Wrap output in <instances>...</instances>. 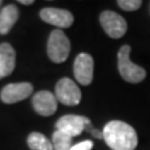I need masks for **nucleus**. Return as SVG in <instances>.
Wrapping results in <instances>:
<instances>
[{"mask_svg": "<svg viewBox=\"0 0 150 150\" xmlns=\"http://www.w3.org/2000/svg\"><path fill=\"white\" fill-rule=\"evenodd\" d=\"M28 145L31 150H54L53 143L41 133H31L28 137Z\"/></svg>", "mask_w": 150, "mask_h": 150, "instance_id": "nucleus-13", "label": "nucleus"}, {"mask_svg": "<svg viewBox=\"0 0 150 150\" xmlns=\"http://www.w3.org/2000/svg\"><path fill=\"white\" fill-rule=\"evenodd\" d=\"M55 96L64 105L74 106L81 100V91L71 79L63 78L55 85Z\"/></svg>", "mask_w": 150, "mask_h": 150, "instance_id": "nucleus-4", "label": "nucleus"}, {"mask_svg": "<svg viewBox=\"0 0 150 150\" xmlns=\"http://www.w3.org/2000/svg\"><path fill=\"white\" fill-rule=\"evenodd\" d=\"M54 150H70L73 146V138L60 130H55L51 137Z\"/></svg>", "mask_w": 150, "mask_h": 150, "instance_id": "nucleus-14", "label": "nucleus"}, {"mask_svg": "<svg viewBox=\"0 0 150 150\" xmlns=\"http://www.w3.org/2000/svg\"><path fill=\"white\" fill-rule=\"evenodd\" d=\"M40 18L48 24L55 25L56 28H62V29L70 28L74 21V16L70 11L65 10V9H56V8L41 9Z\"/></svg>", "mask_w": 150, "mask_h": 150, "instance_id": "nucleus-9", "label": "nucleus"}, {"mask_svg": "<svg viewBox=\"0 0 150 150\" xmlns=\"http://www.w3.org/2000/svg\"><path fill=\"white\" fill-rule=\"evenodd\" d=\"M70 54V40L62 30L55 29L50 33L48 40V55L51 62L63 63Z\"/></svg>", "mask_w": 150, "mask_h": 150, "instance_id": "nucleus-3", "label": "nucleus"}, {"mask_svg": "<svg viewBox=\"0 0 150 150\" xmlns=\"http://www.w3.org/2000/svg\"><path fill=\"white\" fill-rule=\"evenodd\" d=\"M88 125H90V120L88 118L80 115H73V114L62 116L55 124L56 130L63 131V133L68 134L71 138L80 135Z\"/></svg>", "mask_w": 150, "mask_h": 150, "instance_id": "nucleus-7", "label": "nucleus"}, {"mask_svg": "<svg viewBox=\"0 0 150 150\" xmlns=\"http://www.w3.org/2000/svg\"><path fill=\"white\" fill-rule=\"evenodd\" d=\"M33 108L39 115L50 116L58 109V99L48 90L38 91L33 96Z\"/></svg>", "mask_w": 150, "mask_h": 150, "instance_id": "nucleus-10", "label": "nucleus"}, {"mask_svg": "<svg viewBox=\"0 0 150 150\" xmlns=\"http://www.w3.org/2000/svg\"><path fill=\"white\" fill-rule=\"evenodd\" d=\"M33 93V85L30 83H14L8 84L3 88L0 98L5 104H14L26 99Z\"/></svg>", "mask_w": 150, "mask_h": 150, "instance_id": "nucleus-8", "label": "nucleus"}, {"mask_svg": "<svg viewBox=\"0 0 150 150\" xmlns=\"http://www.w3.org/2000/svg\"><path fill=\"white\" fill-rule=\"evenodd\" d=\"M74 75L81 85H90L94 78V60L86 53L79 54L74 60Z\"/></svg>", "mask_w": 150, "mask_h": 150, "instance_id": "nucleus-6", "label": "nucleus"}, {"mask_svg": "<svg viewBox=\"0 0 150 150\" xmlns=\"http://www.w3.org/2000/svg\"><path fill=\"white\" fill-rule=\"evenodd\" d=\"M143 1L140 0H119L118 5L120 9H123L125 11H135L142 6Z\"/></svg>", "mask_w": 150, "mask_h": 150, "instance_id": "nucleus-15", "label": "nucleus"}, {"mask_svg": "<svg viewBox=\"0 0 150 150\" xmlns=\"http://www.w3.org/2000/svg\"><path fill=\"white\" fill-rule=\"evenodd\" d=\"M103 139L112 150H134L138 145L135 129L120 120H112L104 126Z\"/></svg>", "mask_w": 150, "mask_h": 150, "instance_id": "nucleus-1", "label": "nucleus"}, {"mask_svg": "<svg viewBox=\"0 0 150 150\" xmlns=\"http://www.w3.org/2000/svg\"><path fill=\"white\" fill-rule=\"evenodd\" d=\"M91 148H93L91 140H85V142H81V143L73 145L70 150H91Z\"/></svg>", "mask_w": 150, "mask_h": 150, "instance_id": "nucleus-16", "label": "nucleus"}, {"mask_svg": "<svg viewBox=\"0 0 150 150\" xmlns=\"http://www.w3.org/2000/svg\"><path fill=\"white\" fill-rule=\"evenodd\" d=\"M1 4H3V3H1V0H0V5H1Z\"/></svg>", "mask_w": 150, "mask_h": 150, "instance_id": "nucleus-19", "label": "nucleus"}, {"mask_svg": "<svg viewBox=\"0 0 150 150\" xmlns=\"http://www.w3.org/2000/svg\"><path fill=\"white\" fill-rule=\"evenodd\" d=\"M130 45H123L118 53V69L121 78L125 81L137 84L143 81L146 76V71L142 67L134 64L130 60Z\"/></svg>", "mask_w": 150, "mask_h": 150, "instance_id": "nucleus-2", "label": "nucleus"}, {"mask_svg": "<svg viewBox=\"0 0 150 150\" xmlns=\"http://www.w3.org/2000/svg\"><path fill=\"white\" fill-rule=\"evenodd\" d=\"M20 4H24V5H30V4L34 3V0H19Z\"/></svg>", "mask_w": 150, "mask_h": 150, "instance_id": "nucleus-18", "label": "nucleus"}, {"mask_svg": "<svg viewBox=\"0 0 150 150\" xmlns=\"http://www.w3.org/2000/svg\"><path fill=\"white\" fill-rule=\"evenodd\" d=\"M0 79H1V76H0Z\"/></svg>", "mask_w": 150, "mask_h": 150, "instance_id": "nucleus-20", "label": "nucleus"}, {"mask_svg": "<svg viewBox=\"0 0 150 150\" xmlns=\"http://www.w3.org/2000/svg\"><path fill=\"white\" fill-rule=\"evenodd\" d=\"M15 50L9 43L0 44V76H9L15 68Z\"/></svg>", "mask_w": 150, "mask_h": 150, "instance_id": "nucleus-11", "label": "nucleus"}, {"mask_svg": "<svg viewBox=\"0 0 150 150\" xmlns=\"http://www.w3.org/2000/svg\"><path fill=\"white\" fill-rule=\"evenodd\" d=\"M19 18V10L15 5H6L0 11V34L6 35L16 23Z\"/></svg>", "mask_w": 150, "mask_h": 150, "instance_id": "nucleus-12", "label": "nucleus"}, {"mask_svg": "<svg viewBox=\"0 0 150 150\" xmlns=\"http://www.w3.org/2000/svg\"><path fill=\"white\" fill-rule=\"evenodd\" d=\"M100 24L108 35L112 39H119L128 30L125 19L114 11L106 10L100 14Z\"/></svg>", "mask_w": 150, "mask_h": 150, "instance_id": "nucleus-5", "label": "nucleus"}, {"mask_svg": "<svg viewBox=\"0 0 150 150\" xmlns=\"http://www.w3.org/2000/svg\"><path fill=\"white\" fill-rule=\"evenodd\" d=\"M91 133H93V135H94L95 138H99V139L103 138V133H100V131H98V130H95V129H91Z\"/></svg>", "mask_w": 150, "mask_h": 150, "instance_id": "nucleus-17", "label": "nucleus"}]
</instances>
